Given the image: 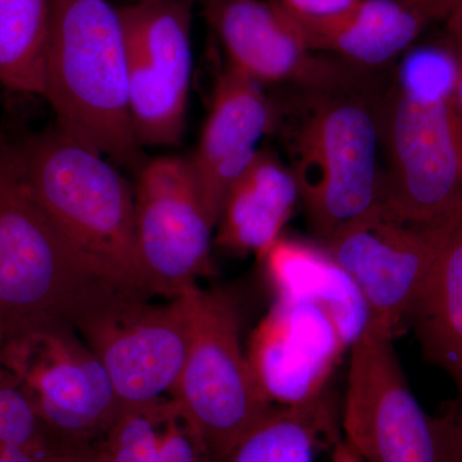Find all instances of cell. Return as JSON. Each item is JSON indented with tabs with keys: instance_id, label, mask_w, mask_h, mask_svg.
I'll return each instance as SVG.
<instances>
[{
	"instance_id": "obj_22",
	"label": "cell",
	"mask_w": 462,
	"mask_h": 462,
	"mask_svg": "<svg viewBox=\"0 0 462 462\" xmlns=\"http://www.w3.org/2000/svg\"><path fill=\"white\" fill-rule=\"evenodd\" d=\"M51 0H0V85L44 96Z\"/></svg>"
},
{
	"instance_id": "obj_6",
	"label": "cell",
	"mask_w": 462,
	"mask_h": 462,
	"mask_svg": "<svg viewBox=\"0 0 462 462\" xmlns=\"http://www.w3.org/2000/svg\"><path fill=\"white\" fill-rule=\"evenodd\" d=\"M190 340L172 398L212 461L220 462L273 404L264 398L240 337L233 298L218 289L188 288Z\"/></svg>"
},
{
	"instance_id": "obj_1",
	"label": "cell",
	"mask_w": 462,
	"mask_h": 462,
	"mask_svg": "<svg viewBox=\"0 0 462 462\" xmlns=\"http://www.w3.org/2000/svg\"><path fill=\"white\" fill-rule=\"evenodd\" d=\"M273 105L272 133L287 153L310 226L327 242L380 202V102L363 89H287Z\"/></svg>"
},
{
	"instance_id": "obj_3",
	"label": "cell",
	"mask_w": 462,
	"mask_h": 462,
	"mask_svg": "<svg viewBox=\"0 0 462 462\" xmlns=\"http://www.w3.org/2000/svg\"><path fill=\"white\" fill-rule=\"evenodd\" d=\"M42 98L63 132L115 165L141 169L126 42L118 7L109 0H51Z\"/></svg>"
},
{
	"instance_id": "obj_7",
	"label": "cell",
	"mask_w": 462,
	"mask_h": 462,
	"mask_svg": "<svg viewBox=\"0 0 462 462\" xmlns=\"http://www.w3.org/2000/svg\"><path fill=\"white\" fill-rule=\"evenodd\" d=\"M387 153L379 205L411 223L462 212V117L451 93L425 94L392 85L380 100Z\"/></svg>"
},
{
	"instance_id": "obj_28",
	"label": "cell",
	"mask_w": 462,
	"mask_h": 462,
	"mask_svg": "<svg viewBox=\"0 0 462 462\" xmlns=\"http://www.w3.org/2000/svg\"><path fill=\"white\" fill-rule=\"evenodd\" d=\"M446 23L449 33L462 39V0H458L457 5H456L454 12Z\"/></svg>"
},
{
	"instance_id": "obj_14",
	"label": "cell",
	"mask_w": 462,
	"mask_h": 462,
	"mask_svg": "<svg viewBox=\"0 0 462 462\" xmlns=\"http://www.w3.org/2000/svg\"><path fill=\"white\" fill-rule=\"evenodd\" d=\"M346 349L320 310L276 300L252 337L248 358L264 398L273 406H296L325 393Z\"/></svg>"
},
{
	"instance_id": "obj_15",
	"label": "cell",
	"mask_w": 462,
	"mask_h": 462,
	"mask_svg": "<svg viewBox=\"0 0 462 462\" xmlns=\"http://www.w3.org/2000/svg\"><path fill=\"white\" fill-rule=\"evenodd\" d=\"M273 100L263 85L226 65L216 80L191 171L217 225L225 197L273 132Z\"/></svg>"
},
{
	"instance_id": "obj_24",
	"label": "cell",
	"mask_w": 462,
	"mask_h": 462,
	"mask_svg": "<svg viewBox=\"0 0 462 462\" xmlns=\"http://www.w3.org/2000/svg\"><path fill=\"white\" fill-rule=\"evenodd\" d=\"M60 455L32 448L0 437V462H53Z\"/></svg>"
},
{
	"instance_id": "obj_4",
	"label": "cell",
	"mask_w": 462,
	"mask_h": 462,
	"mask_svg": "<svg viewBox=\"0 0 462 462\" xmlns=\"http://www.w3.org/2000/svg\"><path fill=\"white\" fill-rule=\"evenodd\" d=\"M108 284L116 282L72 251L33 199L14 142L0 129V345L47 322L71 324Z\"/></svg>"
},
{
	"instance_id": "obj_2",
	"label": "cell",
	"mask_w": 462,
	"mask_h": 462,
	"mask_svg": "<svg viewBox=\"0 0 462 462\" xmlns=\"http://www.w3.org/2000/svg\"><path fill=\"white\" fill-rule=\"evenodd\" d=\"M14 147L33 199L72 251L106 281L154 297L136 240L135 193L117 166L57 125Z\"/></svg>"
},
{
	"instance_id": "obj_5",
	"label": "cell",
	"mask_w": 462,
	"mask_h": 462,
	"mask_svg": "<svg viewBox=\"0 0 462 462\" xmlns=\"http://www.w3.org/2000/svg\"><path fill=\"white\" fill-rule=\"evenodd\" d=\"M345 442L363 462H462L456 403L433 416L413 396L393 337L370 324L349 348Z\"/></svg>"
},
{
	"instance_id": "obj_13",
	"label": "cell",
	"mask_w": 462,
	"mask_h": 462,
	"mask_svg": "<svg viewBox=\"0 0 462 462\" xmlns=\"http://www.w3.org/2000/svg\"><path fill=\"white\" fill-rule=\"evenodd\" d=\"M226 53L227 66L266 87L363 89L361 69L314 53L275 0H200Z\"/></svg>"
},
{
	"instance_id": "obj_18",
	"label": "cell",
	"mask_w": 462,
	"mask_h": 462,
	"mask_svg": "<svg viewBox=\"0 0 462 462\" xmlns=\"http://www.w3.org/2000/svg\"><path fill=\"white\" fill-rule=\"evenodd\" d=\"M300 200V188L287 163L261 148L225 197L215 245L236 256L263 257L282 238Z\"/></svg>"
},
{
	"instance_id": "obj_30",
	"label": "cell",
	"mask_w": 462,
	"mask_h": 462,
	"mask_svg": "<svg viewBox=\"0 0 462 462\" xmlns=\"http://www.w3.org/2000/svg\"><path fill=\"white\" fill-rule=\"evenodd\" d=\"M132 2H135V0H132ZM132 2H130V3H132Z\"/></svg>"
},
{
	"instance_id": "obj_20",
	"label": "cell",
	"mask_w": 462,
	"mask_h": 462,
	"mask_svg": "<svg viewBox=\"0 0 462 462\" xmlns=\"http://www.w3.org/2000/svg\"><path fill=\"white\" fill-rule=\"evenodd\" d=\"M98 448L103 462H214L172 397L125 404Z\"/></svg>"
},
{
	"instance_id": "obj_17",
	"label": "cell",
	"mask_w": 462,
	"mask_h": 462,
	"mask_svg": "<svg viewBox=\"0 0 462 462\" xmlns=\"http://www.w3.org/2000/svg\"><path fill=\"white\" fill-rule=\"evenodd\" d=\"M258 260L276 300L320 310L333 322L346 348L372 324L357 285L322 245L282 236Z\"/></svg>"
},
{
	"instance_id": "obj_25",
	"label": "cell",
	"mask_w": 462,
	"mask_h": 462,
	"mask_svg": "<svg viewBox=\"0 0 462 462\" xmlns=\"http://www.w3.org/2000/svg\"><path fill=\"white\" fill-rule=\"evenodd\" d=\"M418 12L428 23L447 21L457 5L458 0H396Z\"/></svg>"
},
{
	"instance_id": "obj_11",
	"label": "cell",
	"mask_w": 462,
	"mask_h": 462,
	"mask_svg": "<svg viewBox=\"0 0 462 462\" xmlns=\"http://www.w3.org/2000/svg\"><path fill=\"white\" fill-rule=\"evenodd\" d=\"M196 0H135L118 7L129 74L130 116L141 147H173L187 118Z\"/></svg>"
},
{
	"instance_id": "obj_10",
	"label": "cell",
	"mask_w": 462,
	"mask_h": 462,
	"mask_svg": "<svg viewBox=\"0 0 462 462\" xmlns=\"http://www.w3.org/2000/svg\"><path fill=\"white\" fill-rule=\"evenodd\" d=\"M461 220L462 212L433 223H411L389 215L378 203L322 247L357 285L372 324L394 338L406 327L419 289Z\"/></svg>"
},
{
	"instance_id": "obj_16",
	"label": "cell",
	"mask_w": 462,
	"mask_h": 462,
	"mask_svg": "<svg viewBox=\"0 0 462 462\" xmlns=\"http://www.w3.org/2000/svg\"><path fill=\"white\" fill-rule=\"evenodd\" d=\"M288 16L310 51L367 71L406 53L430 23L396 0H355L324 16Z\"/></svg>"
},
{
	"instance_id": "obj_21",
	"label": "cell",
	"mask_w": 462,
	"mask_h": 462,
	"mask_svg": "<svg viewBox=\"0 0 462 462\" xmlns=\"http://www.w3.org/2000/svg\"><path fill=\"white\" fill-rule=\"evenodd\" d=\"M336 410L325 392L310 402L273 406L220 462H315L340 442Z\"/></svg>"
},
{
	"instance_id": "obj_8",
	"label": "cell",
	"mask_w": 462,
	"mask_h": 462,
	"mask_svg": "<svg viewBox=\"0 0 462 462\" xmlns=\"http://www.w3.org/2000/svg\"><path fill=\"white\" fill-rule=\"evenodd\" d=\"M152 298L109 284L71 321L99 358L123 406L171 397L187 357L191 324L187 294L163 303Z\"/></svg>"
},
{
	"instance_id": "obj_12",
	"label": "cell",
	"mask_w": 462,
	"mask_h": 462,
	"mask_svg": "<svg viewBox=\"0 0 462 462\" xmlns=\"http://www.w3.org/2000/svg\"><path fill=\"white\" fill-rule=\"evenodd\" d=\"M136 173L135 229L142 263L154 296L171 300L214 270L216 223L188 157L145 160Z\"/></svg>"
},
{
	"instance_id": "obj_19",
	"label": "cell",
	"mask_w": 462,
	"mask_h": 462,
	"mask_svg": "<svg viewBox=\"0 0 462 462\" xmlns=\"http://www.w3.org/2000/svg\"><path fill=\"white\" fill-rule=\"evenodd\" d=\"M406 325L425 360L448 375L462 402V220L419 289Z\"/></svg>"
},
{
	"instance_id": "obj_26",
	"label": "cell",
	"mask_w": 462,
	"mask_h": 462,
	"mask_svg": "<svg viewBox=\"0 0 462 462\" xmlns=\"http://www.w3.org/2000/svg\"><path fill=\"white\" fill-rule=\"evenodd\" d=\"M449 50L454 58V80H452L451 97L455 108L462 117V39L449 33Z\"/></svg>"
},
{
	"instance_id": "obj_29",
	"label": "cell",
	"mask_w": 462,
	"mask_h": 462,
	"mask_svg": "<svg viewBox=\"0 0 462 462\" xmlns=\"http://www.w3.org/2000/svg\"><path fill=\"white\" fill-rule=\"evenodd\" d=\"M456 410H457L458 425H460L462 436V402H460V401H457V402H456Z\"/></svg>"
},
{
	"instance_id": "obj_23",
	"label": "cell",
	"mask_w": 462,
	"mask_h": 462,
	"mask_svg": "<svg viewBox=\"0 0 462 462\" xmlns=\"http://www.w3.org/2000/svg\"><path fill=\"white\" fill-rule=\"evenodd\" d=\"M288 14L296 17H316L333 14L355 0H275Z\"/></svg>"
},
{
	"instance_id": "obj_27",
	"label": "cell",
	"mask_w": 462,
	"mask_h": 462,
	"mask_svg": "<svg viewBox=\"0 0 462 462\" xmlns=\"http://www.w3.org/2000/svg\"><path fill=\"white\" fill-rule=\"evenodd\" d=\"M53 462H103L98 447H85L66 451Z\"/></svg>"
},
{
	"instance_id": "obj_9",
	"label": "cell",
	"mask_w": 462,
	"mask_h": 462,
	"mask_svg": "<svg viewBox=\"0 0 462 462\" xmlns=\"http://www.w3.org/2000/svg\"><path fill=\"white\" fill-rule=\"evenodd\" d=\"M0 365L69 448L99 447L123 407L99 358L69 322L5 340Z\"/></svg>"
}]
</instances>
